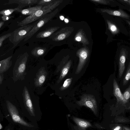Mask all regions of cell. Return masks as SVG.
<instances>
[{
  "mask_svg": "<svg viewBox=\"0 0 130 130\" xmlns=\"http://www.w3.org/2000/svg\"><path fill=\"white\" fill-rule=\"evenodd\" d=\"M62 0H56L51 4L44 7L32 14L29 15L19 22L18 26H23L37 21L45 15L50 13L62 2Z\"/></svg>",
  "mask_w": 130,
  "mask_h": 130,
  "instance_id": "1",
  "label": "cell"
},
{
  "mask_svg": "<svg viewBox=\"0 0 130 130\" xmlns=\"http://www.w3.org/2000/svg\"><path fill=\"white\" fill-rule=\"evenodd\" d=\"M36 23V21L32 24L21 27L11 33V35L9 38L10 41L13 44L12 48L17 45L22 40L24 39Z\"/></svg>",
  "mask_w": 130,
  "mask_h": 130,
  "instance_id": "2",
  "label": "cell"
},
{
  "mask_svg": "<svg viewBox=\"0 0 130 130\" xmlns=\"http://www.w3.org/2000/svg\"><path fill=\"white\" fill-rule=\"evenodd\" d=\"M28 55L25 53L19 56L13 68V80L17 81L22 78L26 68V63Z\"/></svg>",
  "mask_w": 130,
  "mask_h": 130,
  "instance_id": "3",
  "label": "cell"
},
{
  "mask_svg": "<svg viewBox=\"0 0 130 130\" xmlns=\"http://www.w3.org/2000/svg\"><path fill=\"white\" fill-rule=\"evenodd\" d=\"M59 9L57 8L53 11L46 14L36 21L32 29L28 33L24 39L25 41L31 38L41 27L52 19L58 13Z\"/></svg>",
  "mask_w": 130,
  "mask_h": 130,
  "instance_id": "4",
  "label": "cell"
},
{
  "mask_svg": "<svg viewBox=\"0 0 130 130\" xmlns=\"http://www.w3.org/2000/svg\"><path fill=\"white\" fill-rule=\"evenodd\" d=\"M80 106H85L90 108L95 114L97 111L96 102L94 95L91 94H84L80 96V101L76 102Z\"/></svg>",
  "mask_w": 130,
  "mask_h": 130,
  "instance_id": "5",
  "label": "cell"
},
{
  "mask_svg": "<svg viewBox=\"0 0 130 130\" xmlns=\"http://www.w3.org/2000/svg\"><path fill=\"white\" fill-rule=\"evenodd\" d=\"M6 102L8 111L14 122L26 126L31 127L21 117L17 108L15 105L9 101H6Z\"/></svg>",
  "mask_w": 130,
  "mask_h": 130,
  "instance_id": "6",
  "label": "cell"
},
{
  "mask_svg": "<svg viewBox=\"0 0 130 130\" xmlns=\"http://www.w3.org/2000/svg\"><path fill=\"white\" fill-rule=\"evenodd\" d=\"M76 54L79 58V62L75 72L76 74H79L84 68L89 57V50L86 47H83L78 50Z\"/></svg>",
  "mask_w": 130,
  "mask_h": 130,
  "instance_id": "7",
  "label": "cell"
},
{
  "mask_svg": "<svg viewBox=\"0 0 130 130\" xmlns=\"http://www.w3.org/2000/svg\"><path fill=\"white\" fill-rule=\"evenodd\" d=\"M74 30V28L72 27L66 26L63 27L54 34L52 39L55 41L62 40L68 37Z\"/></svg>",
  "mask_w": 130,
  "mask_h": 130,
  "instance_id": "8",
  "label": "cell"
},
{
  "mask_svg": "<svg viewBox=\"0 0 130 130\" xmlns=\"http://www.w3.org/2000/svg\"><path fill=\"white\" fill-rule=\"evenodd\" d=\"M47 74L44 67L39 69L36 74L34 84L36 87H41L45 81Z\"/></svg>",
  "mask_w": 130,
  "mask_h": 130,
  "instance_id": "9",
  "label": "cell"
},
{
  "mask_svg": "<svg viewBox=\"0 0 130 130\" xmlns=\"http://www.w3.org/2000/svg\"><path fill=\"white\" fill-rule=\"evenodd\" d=\"M39 0H9L8 3L10 4H16L18 5L17 7L19 9H22L26 6H30L35 4H37Z\"/></svg>",
  "mask_w": 130,
  "mask_h": 130,
  "instance_id": "10",
  "label": "cell"
},
{
  "mask_svg": "<svg viewBox=\"0 0 130 130\" xmlns=\"http://www.w3.org/2000/svg\"><path fill=\"white\" fill-rule=\"evenodd\" d=\"M113 93L116 98L118 103L124 104L126 103L124 100L123 94L116 80L114 79L113 81Z\"/></svg>",
  "mask_w": 130,
  "mask_h": 130,
  "instance_id": "11",
  "label": "cell"
},
{
  "mask_svg": "<svg viewBox=\"0 0 130 130\" xmlns=\"http://www.w3.org/2000/svg\"><path fill=\"white\" fill-rule=\"evenodd\" d=\"M23 95L24 103L27 110L34 115V111L28 90L25 86L23 90Z\"/></svg>",
  "mask_w": 130,
  "mask_h": 130,
  "instance_id": "12",
  "label": "cell"
},
{
  "mask_svg": "<svg viewBox=\"0 0 130 130\" xmlns=\"http://www.w3.org/2000/svg\"><path fill=\"white\" fill-rule=\"evenodd\" d=\"M126 57V53L124 49L121 50L119 60V77L122 76L125 68V62Z\"/></svg>",
  "mask_w": 130,
  "mask_h": 130,
  "instance_id": "13",
  "label": "cell"
},
{
  "mask_svg": "<svg viewBox=\"0 0 130 130\" xmlns=\"http://www.w3.org/2000/svg\"><path fill=\"white\" fill-rule=\"evenodd\" d=\"M100 10L102 12L106 13L110 15L129 19V16L124 11L121 9L117 10L107 9H101Z\"/></svg>",
  "mask_w": 130,
  "mask_h": 130,
  "instance_id": "14",
  "label": "cell"
},
{
  "mask_svg": "<svg viewBox=\"0 0 130 130\" xmlns=\"http://www.w3.org/2000/svg\"><path fill=\"white\" fill-rule=\"evenodd\" d=\"M11 56L0 61V73L3 74L7 71L11 66L12 62Z\"/></svg>",
  "mask_w": 130,
  "mask_h": 130,
  "instance_id": "15",
  "label": "cell"
},
{
  "mask_svg": "<svg viewBox=\"0 0 130 130\" xmlns=\"http://www.w3.org/2000/svg\"><path fill=\"white\" fill-rule=\"evenodd\" d=\"M59 26L49 27L38 33L36 37L37 38H44L50 36L60 28Z\"/></svg>",
  "mask_w": 130,
  "mask_h": 130,
  "instance_id": "16",
  "label": "cell"
},
{
  "mask_svg": "<svg viewBox=\"0 0 130 130\" xmlns=\"http://www.w3.org/2000/svg\"><path fill=\"white\" fill-rule=\"evenodd\" d=\"M42 7L40 6L29 7L24 9H18L15 11L21 13L22 14L24 15H30L37 11L41 9Z\"/></svg>",
  "mask_w": 130,
  "mask_h": 130,
  "instance_id": "17",
  "label": "cell"
},
{
  "mask_svg": "<svg viewBox=\"0 0 130 130\" xmlns=\"http://www.w3.org/2000/svg\"><path fill=\"white\" fill-rule=\"evenodd\" d=\"M72 60H70L62 68L60 77L57 81V84L59 83L68 74L72 64Z\"/></svg>",
  "mask_w": 130,
  "mask_h": 130,
  "instance_id": "18",
  "label": "cell"
},
{
  "mask_svg": "<svg viewBox=\"0 0 130 130\" xmlns=\"http://www.w3.org/2000/svg\"><path fill=\"white\" fill-rule=\"evenodd\" d=\"M74 39L76 41L82 43L84 45L89 43L88 39L82 29L78 31L75 36Z\"/></svg>",
  "mask_w": 130,
  "mask_h": 130,
  "instance_id": "19",
  "label": "cell"
},
{
  "mask_svg": "<svg viewBox=\"0 0 130 130\" xmlns=\"http://www.w3.org/2000/svg\"><path fill=\"white\" fill-rule=\"evenodd\" d=\"M73 119L78 126L82 128H86L91 126L90 123L86 120L75 117H73Z\"/></svg>",
  "mask_w": 130,
  "mask_h": 130,
  "instance_id": "20",
  "label": "cell"
},
{
  "mask_svg": "<svg viewBox=\"0 0 130 130\" xmlns=\"http://www.w3.org/2000/svg\"><path fill=\"white\" fill-rule=\"evenodd\" d=\"M46 50L45 47H36L32 50L31 53L35 56L39 57L44 54Z\"/></svg>",
  "mask_w": 130,
  "mask_h": 130,
  "instance_id": "21",
  "label": "cell"
},
{
  "mask_svg": "<svg viewBox=\"0 0 130 130\" xmlns=\"http://www.w3.org/2000/svg\"><path fill=\"white\" fill-rule=\"evenodd\" d=\"M106 21L108 29L112 34L115 35L119 32L118 29L115 24L108 20H107Z\"/></svg>",
  "mask_w": 130,
  "mask_h": 130,
  "instance_id": "22",
  "label": "cell"
},
{
  "mask_svg": "<svg viewBox=\"0 0 130 130\" xmlns=\"http://www.w3.org/2000/svg\"><path fill=\"white\" fill-rule=\"evenodd\" d=\"M130 78V62L129 63L126 72L124 77L123 84L125 86L128 83Z\"/></svg>",
  "mask_w": 130,
  "mask_h": 130,
  "instance_id": "23",
  "label": "cell"
},
{
  "mask_svg": "<svg viewBox=\"0 0 130 130\" xmlns=\"http://www.w3.org/2000/svg\"><path fill=\"white\" fill-rule=\"evenodd\" d=\"M19 9L17 8L4 9L0 11V14L3 16H10L14 11Z\"/></svg>",
  "mask_w": 130,
  "mask_h": 130,
  "instance_id": "24",
  "label": "cell"
},
{
  "mask_svg": "<svg viewBox=\"0 0 130 130\" xmlns=\"http://www.w3.org/2000/svg\"><path fill=\"white\" fill-rule=\"evenodd\" d=\"M72 79L73 78L71 77L66 79L60 88V90L63 91L67 89L71 85Z\"/></svg>",
  "mask_w": 130,
  "mask_h": 130,
  "instance_id": "25",
  "label": "cell"
},
{
  "mask_svg": "<svg viewBox=\"0 0 130 130\" xmlns=\"http://www.w3.org/2000/svg\"><path fill=\"white\" fill-rule=\"evenodd\" d=\"M56 1V0H39L37 4L38 6L42 7L48 5Z\"/></svg>",
  "mask_w": 130,
  "mask_h": 130,
  "instance_id": "26",
  "label": "cell"
},
{
  "mask_svg": "<svg viewBox=\"0 0 130 130\" xmlns=\"http://www.w3.org/2000/svg\"><path fill=\"white\" fill-rule=\"evenodd\" d=\"M123 95L125 101L126 103L128 102L130 97V85L125 91Z\"/></svg>",
  "mask_w": 130,
  "mask_h": 130,
  "instance_id": "27",
  "label": "cell"
},
{
  "mask_svg": "<svg viewBox=\"0 0 130 130\" xmlns=\"http://www.w3.org/2000/svg\"><path fill=\"white\" fill-rule=\"evenodd\" d=\"M11 32H10L3 35L0 37V47L2 45L3 41L6 39L9 38L11 36Z\"/></svg>",
  "mask_w": 130,
  "mask_h": 130,
  "instance_id": "28",
  "label": "cell"
},
{
  "mask_svg": "<svg viewBox=\"0 0 130 130\" xmlns=\"http://www.w3.org/2000/svg\"><path fill=\"white\" fill-rule=\"evenodd\" d=\"M90 1L99 3L107 5L109 4L110 1L106 0H91Z\"/></svg>",
  "mask_w": 130,
  "mask_h": 130,
  "instance_id": "29",
  "label": "cell"
},
{
  "mask_svg": "<svg viewBox=\"0 0 130 130\" xmlns=\"http://www.w3.org/2000/svg\"><path fill=\"white\" fill-rule=\"evenodd\" d=\"M12 17L10 16H2L1 18L2 20L4 21H8Z\"/></svg>",
  "mask_w": 130,
  "mask_h": 130,
  "instance_id": "30",
  "label": "cell"
},
{
  "mask_svg": "<svg viewBox=\"0 0 130 130\" xmlns=\"http://www.w3.org/2000/svg\"><path fill=\"white\" fill-rule=\"evenodd\" d=\"M3 78L4 76L3 74L0 73V85L2 84Z\"/></svg>",
  "mask_w": 130,
  "mask_h": 130,
  "instance_id": "31",
  "label": "cell"
},
{
  "mask_svg": "<svg viewBox=\"0 0 130 130\" xmlns=\"http://www.w3.org/2000/svg\"><path fill=\"white\" fill-rule=\"evenodd\" d=\"M122 2H123L130 5V0H119Z\"/></svg>",
  "mask_w": 130,
  "mask_h": 130,
  "instance_id": "32",
  "label": "cell"
},
{
  "mask_svg": "<svg viewBox=\"0 0 130 130\" xmlns=\"http://www.w3.org/2000/svg\"><path fill=\"white\" fill-rule=\"evenodd\" d=\"M121 128V127L119 126H118L116 127L113 130H119Z\"/></svg>",
  "mask_w": 130,
  "mask_h": 130,
  "instance_id": "33",
  "label": "cell"
},
{
  "mask_svg": "<svg viewBox=\"0 0 130 130\" xmlns=\"http://www.w3.org/2000/svg\"><path fill=\"white\" fill-rule=\"evenodd\" d=\"M4 23V21H0V28L3 26Z\"/></svg>",
  "mask_w": 130,
  "mask_h": 130,
  "instance_id": "34",
  "label": "cell"
},
{
  "mask_svg": "<svg viewBox=\"0 0 130 130\" xmlns=\"http://www.w3.org/2000/svg\"><path fill=\"white\" fill-rule=\"evenodd\" d=\"M125 128L126 130H130L129 129L126 127Z\"/></svg>",
  "mask_w": 130,
  "mask_h": 130,
  "instance_id": "35",
  "label": "cell"
},
{
  "mask_svg": "<svg viewBox=\"0 0 130 130\" xmlns=\"http://www.w3.org/2000/svg\"><path fill=\"white\" fill-rule=\"evenodd\" d=\"M2 127V126L0 123V129H1Z\"/></svg>",
  "mask_w": 130,
  "mask_h": 130,
  "instance_id": "36",
  "label": "cell"
},
{
  "mask_svg": "<svg viewBox=\"0 0 130 130\" xmlns=\"http://www.w3.org/2000/svg\"><path fill=\"white\" fill-rule=\"evenodd\" d=\"M7 130H10V129H9V128H8V129H7Z\"/></svg>",
  "mask_w": 130,
  "mask_h": 130,
  "instance_id": "37",
  "label": "cell"
},
{
  "mask_svg": "<svg viewBox=\"0 0 130 130\" xmlns=\"http://www.w3.org/2000/svg\"><path fill=\"white\" fill-rule=\"evenodd\" d=\"M1 56H0V57H1Z\"/></svg>",
  "mask_w": 130,
  "mask_h": 130,
  "instance_id": "38",
  "label": "cell"
}]
</instances>
